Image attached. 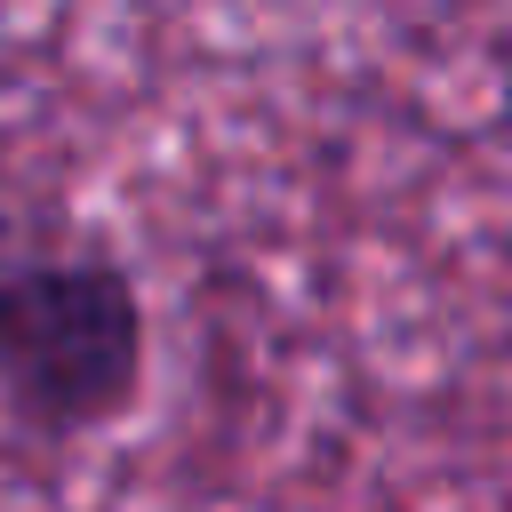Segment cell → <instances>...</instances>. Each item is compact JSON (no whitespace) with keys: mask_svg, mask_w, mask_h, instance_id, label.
Here are the masks:
<instances>
[{"mask_svg":"<svg viewBox=\"0 0 512 512\" xmlns=\"http://www.w3.org/2000/svg\"><path fill=\"white\" fill-rule=\"evenodd\" d=\"M152 392V304L104 240L0 248V416L40 448L120 432Z\"/></svg>","mask_w":512,"mask_h":512,"instance_id":"1","label":"cell"}]
</instances>
